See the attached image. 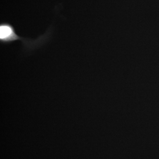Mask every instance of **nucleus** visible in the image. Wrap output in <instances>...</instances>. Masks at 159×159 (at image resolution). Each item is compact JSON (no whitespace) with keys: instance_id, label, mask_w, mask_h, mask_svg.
<instances>
[{"instance_id":"nucleus-1","label":"nucleus","mask_w":159,"mask_h":159,"mask_svg":"<svg viewBox=\"0 0 159 159\" xmlns=\"http://www.w3.org/2000/svg\"><path fill=\"white\" fill-rule=\"evenodd\" d=\"M19 36L16 33L14 27L10 24L2 23L0 25V40L3 43H9L10 42L20 39Z\"/></svg>"}]
</instances>
